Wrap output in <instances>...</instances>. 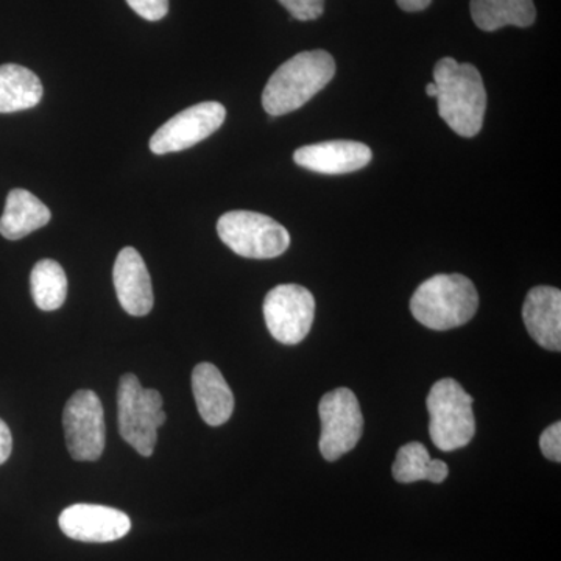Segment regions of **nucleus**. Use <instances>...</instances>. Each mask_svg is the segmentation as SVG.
I'll use <instances>...</instances> for the list:
<instances>
[{
	"label": "nucleus",
	"mask_w": 561,
	"mask_h": 561,
	"mask_svg": "<svg viewBox=\"0 0 561 561\" xmlns=\"http://www.w3.org/2000/svg\"><path fill=\"white\" fill-rule=\"evenodd\" d=\"M438 114L453 131L463 138H474L482 130L486 110V91L481 72L470 62L442 58L435 65Z\"/></svg>",
	"instance_id": "nucleus-1"
},
{
	"label": "nucleus",
	"mask_w": 561,
	"mask_h": 561,
	"mask_svg": "<svg viewBox=\"0 0 561 561\" xmlns=\"http://www.w3.org/2000/svg\"><path fill=\"white\" fill-rule=\"evenodd\" d=\"M335 61L324 50L301 51L280 65L262 92L271 116H284L306 105L334 79Z\"/></svg>",
	"instance_id": "nucleus-2"
},
{
	"label": "nucleus",
	"mask_w": 561,
	"mask_h": 561,
	"mask_svg": "<svg viewBox=\"0 0 561 561\" xmlns=\"http://www.w3.org/2000/svg\"><path fill=\"white\" fill-rule=\"evenodd\" d=\"M479 308V295L467 276L435 275L420 284L411 300L413 317L434 331H448L468 323Z\"/></svg>",
	"instance_id": "nucleus-3"
},
{
	"label": "nucleus",
	"mask_w": 561,
	"mask_h": 561,
	"mask_svg": "<svg viewBox=\"0 0 561 561\" xmlns=\"http://www.w3.org/2000/svg\"><path fill=\"white\" fill-rule=\"evenodd\" d=\"M117 419L121 437L144 457H150L158 440V430L165 423L160 391L144 389L131 373L122 376L117 390Z\"/></svg>",
	"instance_id": "nucleus-4"
},
{
	"label": "nucleus",
	"mask_w": 561,
	"mask_h": 561,
	"mask_svg": "<svg viewBox=\"0 0 561 561\" xmlns=\"http://www.w3.org/2000/svg\"><path fill=\"white\" fill-rule=\"evenodd\" d=\"M472 397L456 379L435 382L427 397L431 440L445 453L470 445L476 434Z\"/></svg>",
	"instance_id": "nucleus-5"
},
{
	"label": "nucleus",
	"mask_w": 561,
	"mask_h": 561,
	"mask_svg": "<svg viewBox=\"0 0 561 561\" xmlns=\"http://www.w3.org/2000/svg\"><path fill=\"white\" fill-rule=\"evenodd\" d=\"M219 238L228 249L249 260H273L290 245L283 225L253 210H231L217 221Z\"/></svg>",
	"instance_id": "nucleus-6"
},
{
	"label": "nucleus",
	"mask_w": 561,
	"mask_h": 561,
	"mask_svg": "<svg viewBox=\"0 0 561 561\" xmlns=\"http://www.w3.org/2000/svg\"><path fill=\"white\" fill-rule=\"evenodd\" d=\"M321 456L328 461L341 459L343 454L356 448L364 432L359 401L346 387L330 391L321 398L320 405Z\"/></svg>",
	"instance_id": "nucleus-7"
},
{
	"label": "nucleus",
	"mask_w": 561,
	"mask_h": 561,
	"mask_svg": "<svg viewBox=\"0 0 561 561\" xmlns=\"http://www.w3.org/2000/svg\"><path fill=\"white\" fill-rule=\"evenodd\" d=\"M62 427L73 460L101 459L105 449V413L94 391L79 390L70 397L62 412Z\"/></svg>",
	"instance_id": "nucleus-8"
},
{
	"label": "nucleus",
	"mask_w": 561,
	"mask_h": 561,
	"mask_svg": "<svg viewBox=\"0 0 561 561\" xmlns=\"http://www.w3.org/2000/svg\"><path fill=\"white\" fill-rule=\"evenodd\" d=\"M316 300L311 291L298 284H280L264 300V319L268 331L284 345H297L311 331Z\"/></svg>",
	"instance_id": "nucleus-9"
},
{
	"label": "nucleus",
	"mask_w": 561,
	"mask_h": 561,
	"mask_svg": "<svg viewBox=\"0 0 561 561\" xmlns=\"http://www.w3.org/2000/svg\"><path fill=\"white\" fill-rule=\"evenodd\" d=\"M227 110L219 102H203L181 111L151 136L154 154L175 153L197 146L221 127Z\"/></svg>",
	"instance_id": "nucleus-10"
},
{
	"label": "nucleus",
	"mask_w": 561,
	"mask_h": 561,
	"mask_svg": "<svg viewBox=\"0 0 561 561\" xmlns=\"http://www.w3.org/2000/svg\"><path fill=\"white\" fill-rule=\"evenodd\" d=\"M58 523L66 537L81 542L117 541L131 530L128 515L106 505H70Z\"/></svg>",
	"instance_id": "nucleus-11"
},
{
	"label": "nucleus",
	"mask_w": 561,
	"mask_h": 561,
	"mask_svg": "<svg viewBox=\"0 0 561 561\" xmlns=\"http://www.w3.org/2000/svg\"><path fill=\"white\" fill-rule=\"evenodd\" d=\"M294 161L321 175H343L370 164L371 149L356 140H328L301 147L295 151Z\"/></svg>",
	"instance_id": "nucleus-12"
},
{
	"label": "nucleus",
	"mask_w": 561,
	"mask_h": 561,
	"mask_svg": "<svg viewBox=\"0 0 561 561\" xmlns=\"http://www.w3.org/2000/svg\"><path fill=\"white\" fill-rule=\"evenodd\" d=\"M113 280L117 298L125 312L133 317H144L153 309L154 298L150 273L142 256L133 247H125L117 254Z\"/></svg>",
	"instance_id": "nucleus-13"
},
{
	"label": "nucleus",
	"mask_w": 561,
	"mask_h": 561,
	"mask_svg": "<svg viewBox=\"0 0 561 561\" xmlns=\"http://www.w3.org/2000/svg\"><path fill=\"white\" fill-rule=\"evenodd\" d=\"M530 337L549 351L561 350V291L551 286L534 287L523 306Z\"/></svg>",
	"instance_id": "nucleus-14"
},
{
	"label": "nucleus",
	"mask_w": 561,
	"mask_h": 561,
	"mask_svg": "<svg viewBox=\"0 0 561 561\" xmlns=\"http://www.w3.org/2000/svg\"><path fill=\"white\" fill-rule=\"evenodd\" d=\"M192 391L198 413L206 424L217 427L231 419L234 411V394L216 365L202 362L194 368Z\"/></svg>",
	"instance_id": "nucleus-15"
},
{
	"label": "nucleus",
	"mask_w": 561,
	"mask_h": 561,
	"mask_svg": "<svg viewBox=\"0 0 561 561\" xmlns=\"http://www.w3.org/2000/svg\"><path fill=\"white\" fill-rule=\"evenodd\" d=\"M50 209L32 192L13 190L7 197L5 209L0 217V234L9 241H20L31 232L46 227Z\"/></svg>",
	"instance_id": "nucleus-16"
},
{
	"label": "nucleus",
	"mask_w": 561,
	"mask_h": 561,
	"mask_svg": "<svg viewBox=\"0 0 561 561\" xmlns=\"http://www.w3.org/2000/svg\"><path fill=\"white\" fill-rule=\"evenodd\" d=\"M471 18L483 32L507 25L526 28L537 20L534 0H471Z\"/></svg>",
	"instance_id": "nucleus-17"
},
{
	"label": "nucleus",
	"mask_w": 561,
	"mask_h": 561,
	"mask_svg": "<svg viewBox=\"0 0 561 561\" xmlns=\"http://www.w3.org/2000/svg\"><path fill=\"white\" fill-rule=\"evenodd\" d=\"M43 94V83L31 69L20 65L0 66V113L35 108Z\"/></svg>",
	"instance_id": "nucleus-18"
},
{
	"label": "nucleus",
	"mask_w": 561,
	"mask_h": 561,
	"mask_svg": "<svg viewBox=\"0 0 561 561\" xmlns=\"http://www.w3.org/2000/svg\"><path fill=\"white\" fill-rule=\"evenodd\" d=\"M393 478L401 483L430 481L442 483L448 478V465L443 460H432L426 446L419 442L408 443L397 454L391 467Z\"/></svg>",
	"instance_id": "nucleus-19"
},
{
	"label": "nucleus",
	"mask_w": 561,
	"mask_h": 561,
	"mask_svg": "<svg viewBox=\"0 0 561 561\" xmlns=\"http://www.w3.org/2000/svg\"><path fill=\"white\" fill-rule=\"evenodd\" d=\"M31 290L41 311H57L68 297V276L57 261L36 262L31 275Z\"/></svg>",
	"instance_id": "nucleus-20"
},
{
	"label": "nucleus",
	"mask_w": 561,
	"mask_h": 561,
	"mask_svg": "<svg viewBox=\"0 0 561 561\" xmlns=\"http://www.w3.org/2000/svg\"><path fill=\"white\" fill-rule=\"evenodd\" d=\"M297 21L319 20L324 11V0H278Z\"/></svg>",
	"instance_id": "nucleus-21"
},
{
	"label": "nucleus",
	"mask_w": 561,
	"mask_h": 561,
	"mask_svg": "<svg viewBox=\"0 0 561 561\" xmlns=\"http://www.w3.org/2000/svg\"><path fill=\"white\" fill-rule=\"evenodd\" d=\"M127 3L146 21H161L169 13V0H127Z\"/></svg>",
	"instance_id": "nucleus-22"
},
{
	"label": "nucleus",
	"mask_w": 561,
	"mask_h": 561,
	"mask_svg": "<svg viewBox=\"0 0 561 561\" xmlns=\"http://www.w3.org/2000/svg\"><path fill=\"white\" fill-rule=\"evenodd\" d=\"M540 449L542 456L546 459L557 461L560 463L561 460V423L557 421V423L551 424L545 432H542L540 437Z\"/></svg>",
	"instance_id": "nucleus-23"
},
{
	"label": "nucleus",
	"mask_w": 561,
	"mask_h": 561,
	"mask_svg": "<svg viewBox=\"0 0 561 561\" xmlns=\"http://www.w3.org/2000/svg\"><path fill=\"white\" fill-rule=\"evenodd\" d=\"M13 451V437H11L10 427L5 421L0 420V465L5 463L10 459Z\"/></svg>",
	"instance_id": "nucleus-24"
},
{
	"label": "nucleus",
	"mask_w": 561,
	"mask_h": 561,
	"mask_svg": "<svg viewBox=\"0 0 561 561\" xmlns=\"http://www.w3.org/2000/svg\"><path fill=\"white\" fill-rule=\"evenodd\" d=\"M398 7L409 13L426 10L431 5L432 0H397Z\"/></svg>",
	"instance_id": "nucleus-25"
},
{
	"label": "nucleus",
	"mask_w": 561,
	"mask_h": 561,
	"mask_svg": "<svg viewBox=\"0 0 561 561\" xmlns=\"http://www.w3.org/2000/svg\"><path fill=\"white\" fill-rule=\"evenodd\" d=\"M426 94L430 95V98H434V99L437 98V94H438L437 84H435V83L427 84Z\"/></svg>",
	"instance_id": "nucleus-26"
}]
</instances>
